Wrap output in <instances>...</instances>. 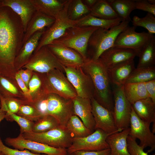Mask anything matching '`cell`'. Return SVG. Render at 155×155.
<instances>
[{
  "mask_svg": "<svg viewBox=\"0 0 155 155\" xmlns=\"http://www.w3.org/2000/svg\"><path fill=\"white\" fill-rule=\"evenodd\" d=\"M25 32L19 16L0 4V74L15 79V59L23 46Z\"/></svg>",
  "mask_w": 155,
  "mask_h": 155,
  "instance_id": "6da1fadb",
  "label": "cell"
},
{
  "mask_svg": "<svg viewBox=\"0 0 155 155\" xmlns=\"http://www.w3.org/2000/svg\"><path fill=\"white\" fill-rule=\"evenodd\" d=\"M90 77L94 87V98L101 105L113 112L114 100L107 70L99 59L84 60L82 67Z\"/></svg>",
  "mask_w": 155,
  "mask_h": 155,
  "instance_id": "7a4b0ae2",
  "label": "cell"
},
{
  "mask_svg": "<svg viewBox=\"0 0 155 155\" xmlns=\"http://www.w3.org/2000/svg\"><path fill=\"white\" fill-rule=\"evenodd\" d=\"M129 22L122 21L110 29L99 28L90 36L88 42V58L96 60L104 51L113 47L118 35L129 26Z\"/></svg>",
  "mask_w": 155,
  "mask_h": 155,
  "instance_id": "3957f363",
  "label": "cell"
},
{
  "mask_svg": "<svg viewBox=\"0 0 155 155\" xmlns=\"http://www.w3.org/2000/svg\"><path fill=\"white\" fill-rule=\"evenodd\" d=\"M99 28L74 26L67 29L61 36L54 41L75 50L85 59L88 58L87 47L89 38Z\"/></svg>",
  "mask_w": 155,
  "mask_h": 155,
  "instance_id": "277c9868",
  "label": "cell"
},
{
  "mask_svg": "<svg viewBox=\"0 0 155 155\" xmlns=\"http://www.w3.org/2000/svg\"><path fill=\"white\" fill-rule=\"evenodd\" d=\"M22 134L26 139L59 148L67 149L71 145L73 138L65 126L61 125L43 132H31Z\"/></svg>",
  "mask_w": 155,
  "mask_h": 155,
  "instance_id": "5b68a950",
  "label": "cell"
},
{
  "mask_svg": "<svg viewBox=\"0 0 155 155\" xmlns=\"http://www.w3.org/2000/svg\"><path fill=\"white\" fill-rule=\"evenodd\" d=\"M63 72L54 69L46 73H41L45 92L72 99L77 96L76 92Z\"/></svg>",
  "mask_w": 155,
  "mask_h": 155,
  "instance_id": "8992f818",
  "label": "cell"
},
{
  "mask_svg": "<svg viewBox=\"0 0 155 155\" xmlns=\"http://www.w3.org/2000/svg\"><path fill=\"white\" fill-rule=\"evenodd\" d=\"M71 0H67L65 6L57 16L53 24L45 30L34 53L42 47L47 45L59 38L70 27L75 26V21L70 20L67 15L68 7Z\"/></svg>",
  "mask_w": 155,
  "mask_h": 155,
  "instance_id": "52a82bcc",
  "label": "cell"
},
{
  "mask_svg": "<svg viewBox=\"0 0 155 155\" xmlns=\"http://www.w3.org/2000/svg\"><path fill=\"white\" fill-rule=\"evenodd\" d=\"M136 28L129 26L121 32L117 37L112 47L131 50L138 57L154 35L144 31L137 32Z\"/></svg>",
  "mask_w": 155,
  "mask_h": 155,
  "instance_id": "ba28073f",
  "label": "cell"
},
{
  "mask_svg": "<svg viewBox=\"0 0 155 155\" xmlns=\"http://www.w3.org/2000/svg\"><path fill=\"white\" fill-rule=\"evenodd\" d=\"M22 68L42 73H46L54 69L64 72V66L46 45L34 53L28 62Z\"/></svg>",
  "mask_w": 155,
  "mask_h": 155,
  "instance_id": "9c48e42d",
  "label": "cell"
},
{
  "mask_svg": "<svg viewBox=\"0 0 155 155\" xmlns=\"http://www.w3.org/2000/svg\"><path fill=\"white\" fill-rule=\"evenodd\" d=\"M112 93L114 98L113 118L116 127L121 131L129 127L132 105L125 96L123 85L115 86Z\"/></svg>",
  "mask_w": 155,
  "mask_h": 155,
  "instance_id": "30bf717a",
  "label": "cell"
},
{
  "mask_svg": "<svg viewBox=\"0 0 155 155\" xmlns=\"http://www.w3.org/2000/svg\"><path fill=\"white\" fill-rule=\"evenodd\" d=\"M110 135L97 129L90 134L82 137H73L67 149L68 153L78 151H98L109 148L106 139Z\"/></svg>",
  "mask_w": 155,
  "mask_h": 155,
  "instance_id": "8fae6325",
  "label": "cell"
},
{
  "mask_svg": "<svg viewBox=\"0 0 155 155\" xmlns=\"http://www.w3.org/2000/svg\"><path fill=\"white\" fill-rule=\"evenodd\" d=\"M64 69L78 96L91 99L93 97L94 90L92 80L82 67H64Z\"/></svg>",
  "mask_w": 155,
  "mask_h": 155,
  "instance_id": "7c38bea8",
  "label": "cell"
},
{
  "mask_svg": "<svg viewBox=\"0 0 155 155\" xmlns=\"http://www.w3.org/2000/svg\"><path fill=\"white\" fill-rule=\"evenodd\" d=\"M150 125L142 120L137 115L132 106L130 121V136L140 141L139 145L144 149L148 147L150 153L155 149V135L151 130Z\"/></svg>",
  "mask_w": 155,
  "mask_h": 155,
  "instance_id": "4fadbf2b",
  "label": "cell"
},
{
  "mask_svg": "<svg viewBox=\"0 0 155 155\" xmlns=\"http://www.w3.org/2000/svg\"><path fill=\"white\" fill-rule=\"evenodd\" d=\"M47 98V115L55 118L60 125L65 126L73 115L72 99L52 93L48 94Z\"/></svg>",
  "mask_w": 155,
  "mask_h": 155,
  "instance_id": "5bb4252c",
  "label": "cell"
},
{
  "mask_svg": "<svg viewBox=\"0 0 155 155\" xmlns=\"http://www.w3.org/2000/svg\"><path fill=\"white\" fill-rule=\"evenodd\" d=\"M5 143L15 149L20 150H27L35 153L47 155H67V149L55 148L46 144L25 138L20 133L15 138L7 137Z\"/></svg>",
  "mask_w": 155,
  "mask_h": 155,
  "instance_id": "9a60e30c",
  "label": "cell"
},
{
  "mask_svg": "<svg viewBox=\"0 0 155 155\" xmlns=\"http://www.w3.org/2000/svg\"><path fill=\"white\" fill-rule=\"evenodd\" d=\"M59 61L66 67H82L84 59L78 52L53 41L46 45Z\"/></svg>",
  "mask_w": 155,
  "mask_h": 155,
  "instance_id": "2e32d148",
  "label": "cell"
},
{
  "mask_svg": "<svg viewBox=\"0 0 155 155\" xmlns=\"http://www.w3.org/2000/svg\"><path fill=\"white\" fill-rule=\"evenodd\" d=\"M91 100L95 129H101L109 135L121 131L115 125L113 112L100 104L93 97Z\"/></svg>",
  "mask_w": 155,
  "mask_h": 155,
  "instance_id": "e0dca14e",
  "label": "cell"
},
{
  "mask_svg": "<svg viewBox=\"0 0 155 155\" xmlns=\"http://www.w3.org/2000/svg\"><path fill=\"white\" fill-rule=\"evenodd\" d=\"M136 56L133 51L112 47L103 52L99 58L107 69L122 63L133 60Z\"/></svg>",
  "mask_w": 155,
  "mask_h": 155,
  "instance_id": "ac0fdd59",
  "label": "cell"
},
{
  "mask_svg": "<svg viewBox=\"0 0 155 155\" xmlns=\"http://www.w3.org/2000/svg\"><path fill=\"white\" fill-rule=\"evenodd\" d=\"M0 4L10 8L20 17L25 32L27 26L36 11L30 0H0Z\"/></svg>",
  "mask_w": 155,
  "mask_h": 155,
  "instance_id": "d6986e66",
  "label": "cell"
},
{
  "mask_svg": "<svg viewBox=\"0 0 155 155\" xmlns=\"http://www.w3.org/2000/svg\"><path fill=\"white\" fill-rule=\"evenodd\" d=\"M72 101L73 115L78 117L85 126L93 132L95 129V123L91 99L77 96Z\"/></svg>",
  "mask_w": 155,
  "mask_h": 155,
  "instance_id": "ffe728a7",
  "label": "cell"
},
{
  "mask_svg": "<svg viewBox=\"0 0 155 155\" xmlns=\"http://www.w3.org/2000/svg\"><path fill=\"white\" fill-rule=\"evenodd\" d=\"M45 30L36 32L23 45L14 61V65L16 71L22 68L29 61Z\"/></svg>",
  "mask_w": 155,
  "mask_h": 155,
  "instance_id": "44dd1931",
  "label": "cell"
},
{
  "mask_svg": "<svg viewBox=\"0 0 155 155\" xmlns=\"http://www.w3.org/2000/svg\"><path fill=\"white\" fill-rule=\"evenodd\" d=\"M130 130L129 127L108 136L106 141L110 150V155H130L127 140Z\"/></svg>",
  "mask_w": 155,
  "mask_h": 155,
  "instance_id": "7402d4cb",
  "label": "cell"
},
{
  "mask_svg": "<svg viewBox=\"0 0 155 155\" xmlns=\"http://www.w3.org/2000/svg\"><path fill=\"white\" fill-rule=\"evenodd\" d=\"M135 68L133 60L107 69L110 83L115 86L123 85Z\"/></svg>",
  "mask_w": 155,
  "mask_h": 155,
  "instance_id": "603a6c76",
  "label": "cell"
},
{
  "mask_svg": "<svg viewBox=\"0 0 155 155\" xmlns=\"http://www.w3.org/2000/svg\"><path fill=\"white\" fill-rule=\"evenodd\" d=\"M55 20V18L36 11L27 26L24 33L23 44L36 32L45 30L46 27L51 26Z\"/></svg>",
  "mask_w": 155,
  "mask_h": 155,
  "instance_id": "cb8c5ba5",
  "label": "cell"
},
{
  "mask_svg": "<svg viewBox=\"0 0 155 155\" xmlns=\"http://www.w3.org/2000/svg\"><path fill=\"white\" fill-rule=\"evenodd\" d=\"M132 106L137 116L150 125L155 121V103L149 97L139 100Z\"/></svg>",
  "mask_w": 155,
  "mask_h": 155,
  "instance_id": "d4e9b609",
  "label": "cell"
},
{
  "mask_svg": "<svg viewBox=\"0 0 155 155\" xmlns=\"http://www.w3.org/2000/svg\"><path fill=\"white\" fill-rule=\"evenodd\" d=\"M122 22V19L119 17L113 19L105 20L95 17L90 13L75 21L76 26H92L106 29L118 25Z\"/></svg>",
  "mask_w": 155,
  "mask_h": 155,
  "instance_id": "484cf974",
  "label": "cell"
},
{
  "mask_svg": "<svg viewBox=\"0 0 155 155\" xmlns=\"http://www.w3.org/2000/svg\"><path fill=\"white\" fill-rule=\"evenodd\" d=\"M36 11L55 18L64 7L67 0H30Z\"/></svg>",
  "mask_w": 155,
  "mask_h": 155,
  "instance_id": "4316f807",
  "label": "cell"
},
{
  "mask_svg": "<svg viewBox=\"0 0 155 155\" xmlns=\"http://www.w3.org/2000/svg\"><path fill=\"white\" fill-rule=\"evenodd\" d=\"M123 86L125 96L131 105L139 100L149 97L144 83H126Z\"/></svg>",
  "mask_w": 155,
  "mask_h": 155,
  "instance_id": "83f0119b",
  "label": "cell"
},
{
  "mask_svg": "<svg viewBox=\"0 0 155 155\" xmlns=\"http://www.w3.org/2000/svg\"><path fill=\"white\" fill-rule=\"evenodd\" d=\"M0 93L27 101L15 79L8 78L0 74Z\"/></svg>",
  "mask_w": 155,
  "mask_h": 155,
  "instance_id": "f1b7e54d",
  "label": "cell"
},
{
  "mask_svg": "<svg viewBox=\"0 0 155 155\" xmlns=\"http://www.w3.org/2000/svg\"><path fill=\"white\" fill-rule=\"evenodd\" d=\"M122 21L130 22V15L135 9V0H107Z\"/></svg>",
  "mask_w": 155,
  "mask_h": 155,
  "instance_id": "f546056e",
  "label": "cell"
},
{
  "mask_svg": "<svg viewBox=\"0 0 155 155\" xmlns=\"http://www.w3.org/2000/svg\"><path fill=\"white\" fill-rule=\"evenodd\" d=\"M90 14L95 17L105 20L119 18L110 4L105 0H97L90 8Z\"/></svg>",
  "mask_w": 155,
  "mask_h": 155,
  "instance_id": "4dcf8cb0",
  "label": "cell"
},
{
  "mask_svg": "<svg viewBox=\"0 0 155 155\" xmlns=\"http://www.w3.org/2000/svg\"><path fill=\"white\" fill-rule=\"evenodd\" d=\"M33 102L35 103L45 97V92L41 73L34 72L28 85Z\"/></svg>",
  "mask_w": 155,
  "mask_h": 155,
  "instance_id": "1f68e13d",
  "label": "cell"
},
{
  "mask_svg": "<svg viewBox=\"0 0 155 155\" xmlns=\"http://www.w3.org/2000/svg\"><path fill=\"white\" fill-rule=\"evenodd\" d=\"M155 79L154 66L135 68L126 83H145Z\"/></svg>",
  "mask_w": 155,
  "mask_h": 155,
  "instance_id": "d6a6232c",
  "label": "cell"
},
{
  "mask_svg": "<svg viewBox=\"0 0 155 155\" xmlns=\"http://www.w3.org/2000/svg\"><path fill=\"white\" fill-rule=\"evenodd\" d=\"M137 67L154 66L155 64V37L154 36L144 47L138 56Z\"/></svg>",
  "mask_w": 155,
  "mask_h": 155,
  "instance_id": "836d02e7",
  "label": "cell"
},
{
  "mask_svg": "<svg viewBox=\"0 0 155 155\" xmlns=\"http://www.w3.org/2000/svg\"><path fill=\"white\" fill-rule=\"evenodd\" d=\"M65 126L73 137H85L93 132L85 126L78 117L74 115L70 117Z\"/></svg>",
  "mask_w": 155,
  "mask_h": 155,
  "instance_id": "e575fe53",
  "label": "cell"
},
{
  "mask_svg": "<svg viewBox=\"0 0 155 155\" xmlns=\"http://www.w3.org/2000/svg\"><path fill=\"white\" fill-rule=\"evenodd\" d=\"M90 9L81 0H71L67 10L69 18L73 21L77 20L89 14Z\"/></svg>",
  "mask_w": 155,
  "mask_h": 155,
  "instance_id": "d590c367",
  "label": "cell"
},
{
  "mask_svg": "<svg viewBox=\"0 0 155 155\" xmlns=\"http://www.w3.org/2000/svg\"><path fill=\"white\" fill-rule=\"evenodd\" d=\"M28 101L0 93V107L6 113L16 114L21 106Z\"/></svg>",
  "mask_w": 155,
  "mask_h": 155,
  "instance_id": "8d00e7d4",
  "label": "cell"
},
{
  "mask_svg": "<svg viewBox=\"0 0 155 155\" xmlns=\"http://www.w3.org/2000/svg\"><path fill=\"white\" fill-rule=\"evenodd\" d=\"M57 120L53 116L48 115H43L34 122L32 132L41 133L50 130L59 125Z\"/></svg>",
  "mask_w": 155,
  "mask_h": 155,
  "instance_id": "74e56055",
  "label": "cell"
},
{
  "mask_svg": "<svg viewBox=\"0 0 155 155\" xmlns=\"http://www.w3.org/2000/svg\"><path fill=\"white\" fill-rule=\"evenodd\" d=\"M131 21L133 26L142 27L147 29L149 33L153 35L155 33V18L153 14L147 13L142 18L135 16Z\"/></svg>",
  "mask_w": 155,
  "mask_h": 155,
  "instance_id": "f35d334b",
  "label": "cell"
},
{
  "mask_svg": "<svg viewBox=\"0 0 155 155\" xmlns=\"http://www.w3.org/2000/svg\"><path fill=\"white\" fill-rule=\"evenodd\" d=\"M16 114L35 122L42 116L32 103L26 102L22 104Z\"/></svg>",
  "mask_w": 155,
  "mask_h": 155,
  "instance_id": "ab89813d",
  "label": "cell"
},
{
  "mask_svg": "<svg viewBox=\"0 0 155 155\" xmlns=\"http://www.w3.org/2000/svg\"><path fill=\"white\" fill-rule=\"evenodd\" d=\"M7 121H16L20 127L21 134L32 132L34 121L13 113H6L5 117Z\"/></svg>",
  "mask_w": 155,
  "mask_h": 155,
  "instance_id": "60d3db41",
  "label": "cell"
},
{
  "mask_svg": "<svg viewBox=\"0 0 155 155\" xmlns=\"http://www.w3.org/2000/svg\"><path fill=\"white\" fill-rule=\"evenodd\" d=\"M127 140L128 150L130 155H149L137 144L136 139L129 135ZM152 155H155V154Z\"/></svg>",
  "mask_w": 155,
  "mask_h": 155,
  "instance_id": "b9f144b4",
  "label": "cell"
},
{
  "mask_svg": "<svg viewBox=\"0 0 155 155\" xmlns=\"http://www.w3.org/2000/svg\"><path fill=\"white\" fill-rule=\"evenodd\" d=\"M0 151L7 155H47L31 152L27 150H20L13 149L6 146L3 143L0 138Z\"/></svg>",
  "mask_w": 155,
  "mask_h": 155,
  "instance_id": "7bdbcfd3",
  "label": "cell"
},
{
  "mask_svg": "<svg viewBox=\"0 0 155 155\" xmlns=\"http://www.w3.org/2000/svg\"><path fill=\"white\" fill-rule=\"evenodd\" d=\"M135 9L146 11L155 16V5L150 3L146 0H135Z\"/></svg>",
  "mask_w": 155,
  "mask_h": 155,
  "instance_id": "ee69618b",
  "label": "cell"
},
{
  "mask_svg": "<svg viewBox=\"0 0 155 155\" xmlns=\"http://www.w3.org/2000/svg\"><path fill=\"white\" fill-rule=\"evenodd\" d=\"M15 79L20 88L24 94L26 100L30 103H32L33 101L28 88L27 87L22 80L18 71L16 74Z\"/></svg>",
  "mask_w": 155,
  "mask_h": 155,
  "instance_id": "f6af8a7d",
  "label": "cell"
},
{
  "mask_svg": "<svg viewBox=\"0 0 155 155\" xmlns=\"http://www.w3.org/2000/svg\"><path fill=\"white\" fill-rule=\"evenodd\" d=\"M47 94L36 102L34 103H32L42 116L47 115Z\"/></svg>",
  "mask_w": 155,
  "mask_h": 155,
  "instance_id": "bcb514c9",
  "label": "cell"
},
{
  "mask_svg": "<svg viewBox=\"0 0 155 155\" xmlns=\"http://www.w3.org/2000/svg\"><path fill=\"white\" fill-rule=\"evenodd\" d=\"M144 83L148 97L155 103V79Z\"/></svg>",
  "mask_w": 155,
  "mask_h": 155,
  "instance_id": "7dc6e473",
  "label": "cell"
},
{
  "mask_svg": "<svg viewBox=\"0 0 155 155\" xmlns=\"http://www.w3.org/2000/svg\"><path fill=\"white\" fill-rule=\"evenodd\" d=\"M72 155H110L109 148L98 151H78L72 153Z\"/></svg>",
  "mask_w": 155,
  "mask_h": 155,
  "instance_id": "c3c4849f",
  "label": "cell"
},
{
  "mask_svg": "<svg viewBox=\"0 0 155 155\" xmlns=\"http://www.w3.org/2000/svg\"><path fill=\"white\" fill-rule=\"evenodd\" d=\"M17 71L22 80L28 88V84L32 75L33 71L28 69L23 68L20 69Z\"/></svg>",
  "mask_w": 155,
  "mask_h": 155,
  "instance_id": "681fc988",
  "label": "cell"
},
{
  "mask_svg": "<svg viewBox=\"0 0 155 155\" xmlns=\"http://www.w3.org/2000/svg\"><path fill=\"white\" fill-rule=\"evenodd\" d=\"M83 2L90 9L93 6L97 1V0H84Z\"/></svg>",
  "mask_w": 155,
  "mask_h": 155,
  "instance_id": "f907efd6",
  "label": "cell"
},
{
  "mask_svg": "<svg viewBox=\"0 0 155 155\" xmlns=\"http://www.w3.org/2000/svg\"><path fill=\"white\" fill-rule=\"evenodd\" d=\"M6 115V112L4 111L1 108H0V123L5 118Z\"/></svg>",
  "mask_w": 155,
  "mask_h": 155,
  "instance_id": "816d5d0a",
  "label": "cell"
},
{
  "mask_svg": "<svg viewBox=\"0 0 155 155\" xmlns=\"http://www.w3.org/2000/svg\"><path fill=\"white\" fill-rule=\"evenodd\" d=\"M147 1L150 3L152 5H155V0H148Z\"/></svg>",
  "mask_w": 155,
  "mask_h": 155,
  "instance_id": "f5cc1de1",
  "label": "cell"
},
{
  "mask_svg": "<svg viewBox=\"0 0 155 155\" xmlns=\"http://www.w3.org/2000/svg\"><path fill=\"white\" fill-rule=\"evenodd\" d=\"M0 155H7L3 152L0 151Z\"/></svg>",
  "mask_w": 155,
  "mask_h": 155,
  "instance_id": "db71d44e",
  "label": "cell"
},
{
  "mask_svg": "<svg viewBox=\"0 0 155 155\" xmlns=\"http://www.w3.org/2000/svg\"><path fill=\"white\" fill-rule=\"evenodd\" d=\"M67 155H72V154H69V153H68Z\"/></svg>",
  "mask_w": 155,
  "mask_h": 155,
  "instance_id": "11a10c76",
  "label": "cell"
}]
</instances>
